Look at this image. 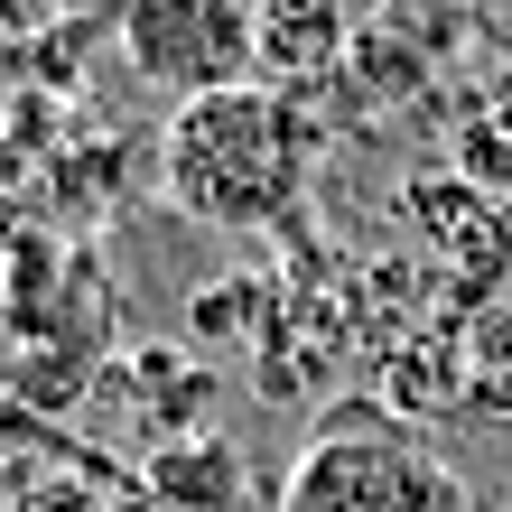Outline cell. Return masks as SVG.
<instances>
[{"label": "cell", "instance_id": "obj_1", "mask_svg": "<svg viewBox=\"0 0 512 512\" xmlns=\"http://www.w3.org/2000/svg\"><path fill=\"white\" fill-rule=\"evenodd\" d=\"M308 177H317V122L280 84H233V94H196L168 112L159 187L177 196V215H196L215 233L289 224Z\"/></svg>", "mask_w": 512, "mask_h": 512}, {"label": "cell", "instance_id": "obj_2", "mask_svg": "<svg viewBox=\"0 0 512 512\" xmlns=\"http://www.w3.org/2000/svg\"><path fill=\"white\" fill-rule=\"evenodd\" d=\"M280 512H457V485L382 410H336L289 466Z\"/></svg>", "mask_w": 512, "mask_h": 512}, {"label": "cell", "instance_id": "obj_3", "mask_svg": "<svg viewBox=\"0 0 512 512\" xmlns=\"http://www.w3.org/2000/svg\"><path fill=\"white\" fill-rule=\"evenodd\" d=\"M122 66L168 103L261 84V0H122Z\"/></svg>", "mask_w": 512, "mask_h": 512}, {"label": "cell", "instance_id": "obj_4", "mask_svg": "<svg viewBox=\"0 0 512 512\" xmlns=\"http://www.w3.org/2000/svg\"><path fill=\"white\" fill-rule=\"evenodd\" d=\"M140 485L168 512H243V447L233 438H168V447H149Z\"/></svg>", "mask_w": 512, "mask_h": 512}, {"label": "cell", "instance_id": "obj_5", "mask_svg": "<svg viewBox=\"0 0 512 512\" xmlns=\"http://www.w3.org/2000/svg\"><path fill=\"white\" fill-rule=\"evenodd\" d=\"M345 47V0H261V84H317Z\"/></svg>", "mask_w": 512, "mask_h": 512}, {"label": "cell", "instance_id": "obj_6", "mask_svg": "<svg viewBox=\"0 0 512 512\" xmlns=\"http://www.w3.org/2000/svg\"><path fill=\"white\" fill-rule=\"evenodd\" d=\"M457 168H466V187H503L512 196V112H475L457 131Z\"/></svg>", "mask_w": 512, "mask_h": 512}, {"label": "cell", "instance_id": "obj_7", "mask_svg": "<svg viewBox=\"0 0 512 512\" xmlns=\"http://www.w3.org/2000/svg\"><path fill=\"white\" fill-rule=\"evenodd\" d=\"M252 317H261V280H224L196 298V336L205 345H252Z\"/></svg>", "mask_w": 512, "mask_h": 512}, {"label": "cell", "instance_id": "obj_8", "mask_svg": "<svg viewBox=\"0 0 512 512\" xmlns=\"http://www.w3.org/2000/svg\"><path fill=\"white\" fill-rule=\"evenodd\" d=\"M75 19H122V0H0V28H28V38L75 28Z\"/></svg>", "mask_w": 512, "mask_h": 512}, {"label": "cell", "instance_id": "obj_9", "mask_svg": "<svg viewBox=\"0 0 512 512\" xmlns=\"http://www.w3.org/2000/svg\"><path fill=\"white\" fill-rule=\"evenodd\" d=\"M19 187H38V177H28V159H19L10 140H0V243H10V233L28 224V196H19Z\"/></svg>", "mask_w": 512, "mask_h": 512}, {"label": "cell", "instance_id": "obj_10", "mask_svg": "<svg viewBox=\"0 0 512 512\" xmlns=\"http://www.w3.org/2000/svg\"><path fill=\"white\" fill-rule=\"evenodd\" d=\"M28 512H112V494H84V485H38Z\"/></svg>", "mask_w": 512, "mask_h": 512}]
</instances>
